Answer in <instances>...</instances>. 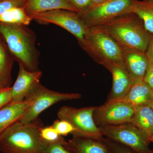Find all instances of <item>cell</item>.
<instances>
[{
	"mask_svg": "<svg viewBox=\"0 0 153 153\" xmlns=\"http://www.w3.org/2000/svg\"><path fill=\"white\" fill-rule=\"evenodd\" d=\"M153 97V91L146 83L142 81L133 84L123 98L117 100L125 102L137 108L149 105Z\"/></svg>",
	"mask_w": 153,
	"mask_h": 153,
	"instance_id": "cell-17",
	"label": "cell"
},
{
	"mask_svg": "<svg viewBox=\"0 0 153 153\" xmlns=\"http://www.w3.org/2000/svg\"><path fill=\"white\" fill-rule=\"evenodd\" d=\"M123 50L124 64L132 84L143 81L149 66L146 53L135 49Z\"/></svg>",
	"mask_w": 153,
	"mask_h": 153,
	"instance_id": "cell-12",
	"label": "cell"
},
{
	"mask_svg": "<svg viewBox=\"0 0 153 153\" xmlns=\"http://www.w3.org/2000/svg\"><path fill=\"white\" fill-rule=\"evenodd\" d=\"M30 103V99L19 102H10L0 109V134L25 114Z\"/></svg>",
	"mask_w": 153,
	"mask_h": 153,
	"instance_id": "cell-15",
	"label": "cell"
},
{
	"mask_svg": "<svg viewBox=\"0 0 153 153\" xmlns=\"http://www.w3.org/2000/svg\"><path fill=\"white\" fill-rule=\"evenodd\" d=\"M41 153H73L60 143H47Z\"/></svg>",
	"mask_w": 153,
	"mask_h": 153,
	"instance_id": "cell-26",
	"label": "cell"
},
{
	"mask_svg": "<svg viewBox=\"0 0 153 153\" xmlns=\"http://www.w3.org/2000/svg\"><path fill=\"white\" fill-rule=\"evenodd\" d=\"M43 124L39 118L29 123L16 122L0 134L1 153H41L46 143L40 130Z\"/></svg>",
	"mask_w": 153,
	"mask_h": 153,
	"instance_id": "cell-2",
	"label": "cell"
},
{
	"mask_svg": "<svg viewBox=\"0 0 153 153\" xmlns=\"http://www.w3.org/2000/svg\"><path fill=\"white\" fill-rule=\"evenodd\" d=\"M133 13L142 20L146 30L153 35V0H136Z\"/></svg>",
	"mask_w": 153,
	"mask_h": 153,
	"instance_id": "cell-20",
	"label": "cell"
},
{
	"mask_svg": "<svg viewBox=\"0 0 153 153\" xmlns=\"http://www.w3.org/2000/svg\"><path fill=\"white\" fill-rule=\"evenodd\" d=\"M149 105H150L151 108L153 110V97L152 99V100H151L150 102L149 103Z\"/></svg>",
	"mask_w": 153,
	"mask_h": 153,
	"instance_id": "cell-33",
	"label": "cell"
},
{
	"mask_svg": "<svg viewBox=\"0 0 153 153\" xmlns=\"http://www.w3.org/2000/svg\"><path fill=\"white\" fill-rule=\"evenodd\" d=\"M82 95L79 93H60L39 84L27 97L30 103L25 114L19 120L23 123L33 122L39 115L49 107L61 101L77 100Z\"/></svg>",
	"mask_w": 153,
	"mask_h": 153,
	"instance_id": "cell-7",
	"label": "cell"
},
{
	"mask_svg": "<svg viewBox=\"0 0 153 153\" xmlns=\"http://www.w3.org/2000/svg\"><path fill=\"white\" fill-rule=\"evenodd\" d=\"M19 73L13 87H11V102L24 101L40 83L42 76L40 70L29 71L22 65H19Z\"/></svg>",
	"mask_w": 153,
	"mask_h": 153,
	"instance_id": "cell-11",
	"label": "cell"
},
{
	"mask_svg": "<svg viewBox=\"0 0 153 153\" xmlns=\"http://www.w3.org/2000/svg\"><path fill=\"white\" fill-rule=\"evenodd\" d=\"M101 25L123 49L146 52L151 35L142 20L134 13L125 14Z\"/></svg>",
	"mask_w": 153,
	"mask_h": 153,
	"instance_id": "cell-4",
	"label": "cell"
},
{
	"mask_svg": "<svg viewBox=\"0 0 153 153\" xmlns=\"http://www.w3.org/2000/svg\"><path fill=\"white\" fill-rule=\"evenodd\" d=\"M79 45L108 71L114 65L124 64L123 49L102 25L89 27Z\"/></svg>",
	"mask_w": 153,
	"mask_h": 153,
	"instance_id": "cell-3",
	"label": "cell"
},
{
	"mask_svg": "<svg viewBox=\"0 0 153 153\" xmlns=\"http://www.w3.org/2000/svg\"><path fill=\"white\" fill-rule=\"evenodd\" d=\"M55 130L62 136H66L69 134H72L75 129L71 124L66 120H57L52 125Z\"/></svg>",
	"mask_w": 153,
	"mask_h": 153,
	"instance_id": "cell-23",
	"label": "cell"
},
{
	"mask_svg": "<svg viewBox=\"0 0 153 153\" xmlns=\"http://www.w3.org/2000/svg\"><path fill=\"white\" fill-rule=\"evenodd\" d=\"M23 7H14L9 9L0 16V23L28 26L33 21Z\"/></svg>",
	"mask_w": 153,
	"mask_h": 153,
	"instance_id": "cell-21",
	"label": "cell"
},
{
	"mask_svg": "<svg viewBox=\"0 0 153 153\" xmlns=\"http://www.w3.org/2000/svg\"><path fill=\"white\" fill-rule=\"evenodd\" d=\"M33 20L42 25L52 24L60 26L75 36L79 45L82 43L88 27L76 12L55 10L31 16Z\"/></svg>",
	"mask_w": 153,
	"mask_h": 153,
	"instance_id": "cell-9",
	"label": "cell"
},
{
	"mask_svg": "<svg viewBox=\"0 0 153 153\" xmlns=\"http://www.w3.org/2000/svg\"><path fill=\"white\" fill-rule=\"evenodd\" d=\"M15 59L0 34V87H10L12 71Z\"/></svg>",
	"mask_w": 153,
	"mask_h": 153,
	"instance_id": "cell-18",
	"label": "cell"
},
{
	"mask_svg": "<svg viewBox=\"0 0 153 153\" xmlns=\"http://www.w3.org/2000/svg\"><path fill=\"white\" fill-rule=\"evenodd\" d=\"M129 123L139 128L149 138L153 130V110L150 105L147 104L136 108L135 111Z\"/></svg>",
	"mask_w": 153,
	"mask_h": 153,
	"instance_id": "cell-19",
	"label": "cell"
},
{
	"mask_svg": "<svg viewBox=\"0 0 153 153\" xmlns=\"http://www.w3.org/2000/svg\"><path fill=\"white\" fill-rule=\"evenodd\" d=\"M95 106L76 108L64 105L57 112L59 120H66L74 128L72 137H82L102 140L103 136L93 119Z\"/></svg>",
	"mask_w": 153,
	"mask_h": 153,
	"instance_id": "cell-6",
	"label": "cell"
},
{
	"mask_svg": "<svg viewBox=\"0 0 153 153\" xmlns=\"http://www.w3.org/2000/svg\"><path fill=\"white\" fill-rule=\"evenodd\" d=\"M143 81L153 91V64H149Z\"/></svg>",
	"mask_w": 153,
	"mask_h": 153,
	"instance_id": "cell-29",
	"label": "cell"
},
{
	"mask_svg": "<svg viewBox=\"0 0 153 153\" xmlns=\"http://www.w3.org/2000/svg\"><path fill=\"white\" fill-rule=\"evenodd\" d=\"M63 146L73 153H113L102 139L86 137L73 136Z\"/></svg>",
	"mask_w": 153,
	"mask_h": 153,
	"instance_id": "cell-13",
	"label": "cell"
},
{
	"mask_svg": "<svg viewBox=\"0 0 153 153\" xmlns=\"http://www.w3.org/2000/svg\"><path fill=\"white\" fill-rule=\"evenodd\" d=\"M145 53L148 59L149 64H153V35H151L149 42Z\"/></svg>",
	"mask_w": 153,
	"mask_h": 153,
	"instance_id": "cell-30",
	"label": "cell"
},
{
	"mask_svg": "<svg viewBox=\"0 0 153 153\" xmlns=\"http://www.w3.org/2000/svg\"><path fill=\"white\" fill-rule=\"evenodd\" d=\"M66 1L77 10L78 12L84 10L93 4L91 0H66Z\"/></svg>",
	"mask_w": 153,
	"mask_h": 153,
	"instance_id": "cell-28",
	"label": "cell"
},
{
	"mask_svg": "<svg viewBox=\"0 0 153 153\" xmlns=\"http://www.w3.org/2000/svg\"><path fill=\"white\" fill-rule=\"evenodd\" d=\"M135 110L136 108L125 102L106 101L100 106H95L94 120L99 128L127 123L130 122Z\"/></svg>",
	"mask_w": 153,
	"mask_h": 153,
	"instance_id": "cell-10",
	"label": "cell"
},
{
	"mask_svg": "<svg viewBox=\"0 0 153 153\" xmlns=\"http://www.w3.org/2000/svg\"><path fill=\"white\" fill-rule=\"evenodd\" d=\"M136 0H107L77 12L88 27L101 25L125 14L132 13Z\"/></svg>",
	"mask_w": 153,
	"mask_h": 153,
	"instance_id": "cell-5",
	"label": "cell"
},
{
	"mask_svg": "<svg viewBox=\"0 0 153 153\" xmlns=\"http://www.w3.org/2000/svg\"><path fill=\"white\" fill-rule=\"evenodd\" d=\"M103 137L120 143L138 153H153L147 135L131 123L100 127Z\"/></svg>",
	"mask_w": 153,
	"mask_h": 153,
	"instance_id": "cell-8",
	"label": "cell"
},
{
	"mask_svg": "<svg viewBox=\"0 0 153 153\" xmlns=\"http://www.w3.org/2000/svg\"><path fill=\"white\" fill-rule=\"evenodd\" d=\"M112 76V85L106 101L119 100L126 95L132 85L124 64L113 66L109 71Z\"/></svg>",
	"mask_w": 153,
	"mask_h": 153,
	"instance_id": "cell-14",
	"label": "cell"
},
{
	"mask_svg": "<svg viewBox=\"0 0 153 153\" xmlns=\"http://www.w3.org/2000/svg\"><path fill=\"white\" fill-rule=\"evenodd\" d=\"M0 34L19 65L29 71L39 70L40 52L36 47V33L24 25L0 23Z\"/></svg>",
	"mask_w": 153,
	"mask_h": 153,
	"instance_id": "cell-1",
	"label": "cell"
},
{
	"mask_svg": "<svg viewBox=\"0 0 153 153\" xmlns=\"http://www.w3.org/2000/svg\"><path fill=\"white\" fill-rule=\"evenodd\" d=\"M107 1V0H91L92 4H94L103 2L105 1Z\"/></svg>",
	"mask_w": 153,
	"mask_h": 153,
	"instance_id": "cell-31",
	"label": "cell"
},
{
	"mask_svg": "<svg viewBox=\"0 0 153 153\" xmlns=\"http://www.w3.org/2000/svg\"><path fill=\"white\" fill-rule=\"evenodd\" d=\"M149 140L151 143L152 142L153 143V130L152 132H151L150 135ZM152 153H153V150H152Z\"/></svg>",
	"mask_w": 153,
	"mask_h": 153,
	"instance_id": "cell-32",
	"label": "cell"
},
{
	"mask_svg": "<svg viewBox=\"0 0 153 153\" xmlns=\"http://www.w3.org/2000/svg\"><path fill=\"white\" fill-rule=\"evenodd\" d=\"M27 0H0V16L9 9L25 7Z\"/></svg>",
	"mask_w": 153,
	"mask_h": 153,
	"instance_id": "cell-25",
	"label": "cell"
},
{
	"mask_svg": "<svg viewBox=\"0 0 153 153\" xmlns=\"http://www.w3.org/2000/svg\"><path fill=\"white\" fill-rule=\"evenodd\" d=\"M40 135L42 140L47 143H60L64 146L67 142L52 126H43L40 130Z\"/></svg>",
	"mask_w": 153,
	"mask_h": 153,
	"instance_id": "cell-22",
	"label": "cell"
},
{
	"mask_svg": "<svg viewBox=\"0 0 153 153\" xmlns=\"http://www.w3.org/2000/svg\"><path fill=\"white\" fill-rule=\"evenodd\" d=\"M25 10L30 16L35 14L55 10L78 11L66 0H27Z\"/></svg>",
	"mask_w": 153,
	"mask_h": 153,
	"instance_id": "cell-16",
	"label": "cell"
},
{
	"mask_svg": "<svg viewBox=\"0 0 153 153\" xmlns=\"http://www.w3.org/2000/svg\"><path fill=\"white\" fill-rule=\"evenodd\" d=\"M11 100V87H0V109L10 102Z\"/></svg>",
	"mask_w": 153,
	"mask_h": 153,
	"instance_id": "cell-27",
	"label": "cell"
},
{
	"mask_svg": "<svg viewBox=\"0 0 153 153\" xmlns=\"http://www.w3.org/2000/svg\"><path fill=\"white\" fill-rule=\"evenodd\" d=\"M102 140L110 148L113 153H138L128 147L108 138L103 137Z\"/></svg>",
	"mask_w": 153,
	"mask_h": 153,
	"instance_id": "cell-24",
	"label": "cell"
}]
</instances>
